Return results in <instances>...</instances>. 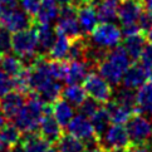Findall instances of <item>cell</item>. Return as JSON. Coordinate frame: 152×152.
Here are the masks:
<instances>
[{
  "label": "cell",
  "instance_id": "cell-18",
  "mask_svg": "<svg viewBox=\"0 0 152 152\" xmlns=\"http://www.w3.org/2000/svg\"><path fill=\"white\" fill-rule=\"evenodd\" d=\"M136 112L152 116V80L150 79L137 88L134 113Z\"/></svg>",
  "mask_w": 152,
  "mask_h": 152
},
{
  "label": "cell",
  "instance_id": "cell-27",
  "mask_svg": "<svg viewBox=\"0 0 152 152\" xmlns=\"http://www.w3.org/2000/svg\"><path fill=\"white\" fill-rule=\"evenodd\" d=\"M61 97L66 99L70 106L78 108L87 98V93L80 84H68L66 88L62 89Z\"/></svg>",
  "mask_w": 152,
  "mask_h": 152
},
{
  "label": "cell",
  "instance_id": "cell-11",
  "mask_svg": "<svg viewBox=\"0 0 152 152\" xmlns=\"http://www.w3.org/2000/svg\"><path fill=\"white\" fill-rule=\"evenodd\" d=\"M77 20L83 35H89L99 23L94 3L92 0H86L77 7Z\"/></svg>",
  "mask_w": 152,
  "mask_h": 152
},
{
  "label": "cell",
  "instance_id": "cell-15",
  "mask_svg": "<svg viewBox=\"0 0 152 152\" xmlns=\"http://www.w3.org/2000/svg\"><path fill=\"white\" fill-rule=\"evenodd\" d=\"M25 103V94L19 91H10L0 98V107L4 116L9 119H14L20 112Z\"/></svg>",
  "mask_w": 152,
  "mask_h": 152
},
{
  "label": "cell",
  "instance_id": "cell-3",
  "mask_svg": "<svg viewBox=\"0 0 152 152\" xmlns=\"http://www.w3.org/2000/svg\"><path fill=\"white\" fill-rule=\"evenodd\" d=\"M12 50L21 61L28 63L26 66L33 63L34 59L39 56L38 54V43L35 28L30 26L24 30L13 33L12 35Z\"/></svg>",
  "mask_w": 152,
  "mask_h": 152
},
{
  "label": "cell",
  "instance_id": "cell-47",
  "mask_svg": "<svg viewBox=\"0 0 152 152\" xmlns=\"http://www.w3.org/2000/svg\"><path fill=\"white\" fill-rule=\"evenodd\" d=\"M106 152H126L124 148H112V150H104Z\"/></svg>",
  "mask_w": 152,
  "mask_h": 152
},
{
  "label": "cell",
  "instance_id": "cell-41",
  "mask_svg": "<svg viewBox=\"0 0 152 152\" xmlns=\"http://www.w3.org/2000/svg\"><path fill=\"white\" fill-rule=\"evenodd\" d=\"M126 152H148V147L145 145H131L126 148Z\"/></svg>",
  "mask_w": 152,
  "mask_h": 152
},
{
  "label": "cell",
  "instance_id": "cell-5",
  "mask_svg": "<svg viewBox=\"0 0 152 152\" xmlns=\"http://www.w3.org/2000/svg\"><path fill=\"white\" fill-rule=\"evenodd\" d=\"M131 145H145L147 146L152 138V122L143 113L136 112L126 123Z\"/></svg>",
  "mask_w": 152,
  "mask_h": 152
},
{
  "label": "cell",
  "instance_id": "cell-31",
  "mask_svg": "<svg viewBox=\"0 0 152 152\" xmlns=\"http://www.w3.org/2000/svg\"><path fill=\"white\" fill-rule=\"evenodd\" d=\"M62 89L63 88H62V84L59 83V80L53 79L52 82H49L45 87H43V88L38 92L37 94L39 96L40 98L47 103V104H50V103H53L54 101L61 98Z\"/></svg>",
  "mask_w": 152,
  "mask_h": 152
},
{
  "label": "cell",
  "instance_id": "cell-32",
  "mask_svg": "<svg viewBox=\"0 0 152 152\" xmlns=\"http://www.w3.org/2000/svg\"><path fill=\"white\" fill-rule=\"evenodd\" d=\"M87 45H88V42L84 39L83 35L73 39L67 56V61H84Z\"/></svg>",
  "mask_w": 152,
  "mask_h": 152
},
{
  "label": "cell",
  "instance_id": "cell-39",
  "mask_svg": "<svg viewBox=\"0 0 152 152\" xmlns=\"http://www.w3.org/2000/svg\"><path fill=\"white\" fill-rule=\"evenodd\" d=\"M20 4L21 9L28 15H30L31 18H34L38 12V8H39L40 0H20Z\"/></svg>",
  "mask_w": 152,
  "mask_h": 152
},
{
  "label": "cell",
  "instance_id": "cell-1",
  "mask_svg": "<svg viewBox=\"0 0 152 152\" xmlns=\"http://www.w3.org/2000/svg\"><path fill=\"white\" fill-rule=\"evenodd\" d=\"M131 58L124 50L123 45H117L107 50L104 57L96 64V69L112 87H117L122 82V77L127 68L131 66Z\"/></svg>",
  "mask_w": 152,
  "mask_h": 152
},
{
  "label": "cell",
  "instance_id": "cell-28",
  "mask_svg": "<svg viewBox=\"0 0 152 152\" xmlns=\"http://www.w3.org/2000/svg\"><path fill=\"white\" fill-rule=\"evenodd\" d=\"M91 122H92V126L94 128V132H96V136L97 138H101L102 134L104 133V131L107 129V127L111 124V119H110V115H108V112L106 110V107L101 106L98 110H97L93 116L91 118Z\"/></svg>",
  "mask_w": 152,
  "mask_h": 152
},
{
  "label": "cell",
  "instance_id": "cell-29",
  "mask_svg": "<svg viewBox=\"0 0 152 152\" xmlns=\"http://www.w3.org/2000/svg\"><path fill=\"white\" fill-rule=\"evenodd\" d=\"M86 147L83 141L74 137L72 134H62L61 138L57 141V151L58 152H82Z\"/></svg>",
  "mask_w": 152,
  "mask_h": 152
},
{
  "label": "cell",
  "instance_id": "cell-36",
  "mask_svg": "<svg viewBox=\"0 0 152 152\" xmlns=\"http://www.w3.org/2000/svg\"><path fill=\"white\" fill-rule=\"evenodd\" d=\"M137 24L142 33H147L152 28V9H143L140 18L137 20Z\"/></svg>",
  "mask_w": 152,
  "mask_h": 152
},
{
  "label": "cell",
  "instance_id": "cell-51",
  "mask_svg": "<svg viewBox=\"0 0 152 152\" xmlns=\"http://www.w3.org/2000/svg\"><path fill=\"white\" fill-rule=\"evenodd\" d=\"M4 9H5V5L3 3H0V18H1V14L4 12Z\"/></svg>",
  "mask_w": 152,
  "mask_h": 152
},
{
  "label": "cell",
  "instance_id": "cell-30",
  "mask_svg": "<svg viewBox=\"0 0 152 152\" xmlns=\"http://www.w3.org/2000/svg\"><path fill=\"white\" fill-rule=\"evenodd\" d=\"M0 134H1V138L8 150L17 147L21 141V132L19 131V128L15 124L5 123L0 128Z\"/></svg>",
  "mask_w": 152,
  "mask_h": 152
},
{
  "label": "cell",
  "instance_id": "cell-20",
  "mask_svg": "<svg viewBox=\"0 0 152 152\" xmlns=\"http://www.w3.org/2000/svg\"><path fill=\"white\" fill-rule=\"evenodd\" d=\"M94 3L97 17L101 23L115 21L117 19V10L119 0H92Z\"/></svg>",
  "mask_w": 152,
  "mask_h": 152
},
{
  "label": "cell",
  "instance_id": "cell-38",
  "mask_svg": "<svg viewBox=\"0 0 152 152\" xmlns=\"http://www.w3.org/2000/svg\"><path fill=\"white\" fill-rule=\"evenodd\" d=\"M138 61L147 70L152 68V42H148L145 44V48L141 53Z\"/></svg>",
  "mask_w": 152,
  "mask_h": 152
},
{
  "label": "cell",
  "instance_id": "cell-13",
  "mask_svg": "<svg viewBox=\"0 0 152 152\" xmlns=\"http://www.w3.org/2000/svg\"><path fill=\"white\" fill-rule=\"evenodd\" d=\"M143 9L145 8L141 0H122L118 5L117 19L122 26L136 24Z\"/></svg>",
  "mask_w": 152,
  "mask_h": 152
},
{
  "label": "cell",
  "instance_id": "cell-45",
  "mask_svg": "<svg viewBox=\"0 0 152 152\" xmlns=\"http://www.w3.org/2000/svg\"><path fill=\"white\" fill-rule=\"evenodd\" d=\"M68 1H69V4L74 5V7H78V5H80L82 3H84L86 0H68Z\"/></svg>",
  "mask_w": 152,
  "mask_h": 152
},
{
  "label": "cell",
  "instance_id": "cell-12",
  "mask_svg": "<svg viewBox=\"0 0 152 152\" xmlns=\"http://www.w3.org/2000/svg\"><path fill=\"white\" fill-rule=\"evenodd\" d=\"M39 134L42 136L45 141H48L50 145L56 143L57 141L61 138V136L63 134V127L58 123V121L53 117L50 112V104H48L45 108V112L43 115V118L39 124Z\"/></svg>",
  "mask_w": 152,
  "mask_h": 152
},
{
  "label": "cell",
  "instance_id": "cell-55",
  "mask_svg": "<svg viewBox=\"0 0 152 152\" xmlns=\"http://www.w3.org/2000/svg\"><path fill=\"white\" fill-rule=\"evenodd\" d=\"M0 58H1V54H0Z\"/></svg>",
  "mask_w": 152,
  "mask_h": 152
},
{
  "label": "cell",
  "instance_id": "cell-23",
  "mask_svg": "<svg viewBox=\"0 0 152 152\" xmlns=\"http://www.w3.org/2000/svg\"><path fill=\"white\" fill-rule=\"evenodd\" d=\"M50 112L53 117L57 119L58 123L62 127L67 126L68 122L73 118L74 116V108L73 106H70L69 103L63 99V98H58L57 101H54L50 104Z\"/></svg>",
  "mask_w": 152,
  "mask_h": 152
},
{
  "label": "cell",
  "instance_id": "cell-19",
  "mask_svg": "<svg viewBox=\"0 0 152 152\" xmlns=\"http://www.w3.org/2000/svg\"><path fill=\"white\" fill-rule=\"evenodd\" d=\"M59 5L56 0H40L39 8L35 14V21L39 24H52L59 17Z\"/></svg>",
  "mask_w": 152,
  "mask_h": 152
},
{
  "label": "cell",
  "instance_id": "cell-50",
  "mask_svg": "<svg viewBox=\"0 0 152 152\" xmlns=\"http://www.w3.org/2000/svg\"><path fill=\"white\" fill-rule=\"evenodd\" d=\"M9 152H24L23 150H21V147H14V148H12V150H9Z\"/></svg>",
  "mask_w": 152,
  "mask_h": 152
},
{
  "label": "cell",
  "instance_id": "cell-26",
  "mask_svg": "<svg viewBox=\"0 0 152 152\" xmlns=\"http://www.w3.org/2000/svg\"><path fill=\"white\" fill-rule=\"evenodd\" d=\"M0 68H1L9 77H17L20 74L25 68V64L21 59L17 56H12V54H4L0 58Z\"/></svg>",
  "mask_w": 152,
  "mask_h": 152
},
{
  "label": "cell",
  "instance_id": "cell-42",
  "mask_svg": "<svg viewBox=\"0 0 152 152\" xmlns=\"http://www.w3.org/2000/svg\"><path fill=\"white\" fill-rule=\"evenodd\" d=\"M82 152H106V151H104V148H103L99 143H96V145L86 146Z\"/></svg>",
  "mask_w": 152,
  "mask_h": 152
},
{
  "label": "cell",
  "instance_id": "cell-16",
  "mask_svg": "<svg viewBox=\"0 0 152 152\" xmlns=\"http://www.w3.org/2000/svg\"><path fill=\"white\" fill-rule=\"evenodd\" d=\"M35 33H37V43H38V54L39 56H47L50 50L54 40H56V29L50 24H39L37 23Z\"/></svg>",
  "mask_w": 152,
  "mask_h": 152
},
{
  "label": "cell",
  "instance_id": "cell-22",
  "mask_svg": "<svg viewBox=\"0 0 152 152\" xmlns=\"http://www.w3.org/2000/svg\"><path fill=\"white\" fill-rule=\"evenodd\" d=\"M106 110L110 115V119L112 123L116 124H126L128 122V119L132 117V115L134 113V110L128 107H124L122 104H118L117 102H115L113 99L108 101L106 104Z\"/></svg>",
  "mask_w": 152,
  "mask_h": 152
},
{
  "label": "cell",
  "instance_id": "cell-25",
  "mask_svg": "<svg viewBox=\"0 0 152 152\" xmlns=\"http://www.w3.org/2000/svg\"><path fill=\"white\" fill-rule=\"evenodd\" d=\"M70 44H72V39H69L63 34L57 33L56 40H54L50 50L48 52V58L52 61H67Z\"/></svg>",
  "mask_w": 152,
  "mask_h": 152
},
{
  "label": "cell",
  "instance_id": "cell-35",
  "mask_svg": "<svg viewBox=\"0 0 152 152\" xmlns=\"http://www.w3.org/2000/svg\"><path fill=\"white\" fill-rule=\"evenodd\" d=\"M101 106H102L101 103H98V102L94 101V99H92V98H86L84 102L78 107V110H79V113H82L83 116L91 118L92 116H93V113H94L97 110H98Z\"/></svg>",
  "mask_w": 152,
  "mask_h": 152
},
{
  "label": "cell",
  "instance_id": "cell-14",
  "mask_svg": "<svg viewBox=\"0 0 152 152\" xmlns=\"http://www.w3.org/2000/svg\"><path fill=\"white\" fill-rule=\"evenodd\" d=\"M148 80V70L141 63H131L122 77V84L124 88L137 89L145 82Z\"/></svg>",
  "mask_w": 152,
  "mask_h": 152
},
{
  "label": "cell",
  "instance_id": "cell-34",
  "mask_svg": "<svg viewBox=\"0 0 152 152\" xmlns=\"http://www.w3.org/2000/svg\"><path fill=\"white\" fill-rule=\"evenodd\" d=\"M12 50V34L10 31L0 25V54H8Z\"/></svg>",
  "mask_w": 152,
  "mask_h": 152
},
{
  "label": "cell",
  "instance_id": "cell-46",
  "mask_svg": "<svg viewBox=\"0 0 152 152\" xmlns=\"http://www.w3.org/2000/svg\"><path fill=\"white\" fill-rule=\"evenodd\" d=\"M5 150H8V148H7V146H5L4 141H3V138H1V134H0V152H4Z\"/></svg>",
  "mask_w": 152,
  "mask_h": 152
},
{
  "label": "cell",
  "instance_id": "cell-43",
  "mask_svg": "<svg viewBox=\"0 0 152 152\" xmlns=\"http://www.w3.org/2000/svg\"><path fill=\"white\" fill-rule=\"evenodd\" d=\"M0 3H3L5 7H15L18 0H0Z\"/></svg>",
  "mask_w": 152,
  "mask_h": 152
},
{
  "label": "cell",
  "instance_id": "cell-21",
  "mask_svg": "<svg viewBox=\"0 0 152 152\" xmlns=\"http://www.w3.org/2000/svg\"><path fill=\"white\" fill-rule=\"evenodd\" d=\"M146 44V37L143 33L127 35L123 39V48L132 62H137Z\"/></svg>",
  "mask_w": 152,
  "mask_h": 152
},
{
  "label": "cell",
  "instance_id": "cell-53",
  "mask_svg": "<svg viewBox=\"0 0 152 152\" xmlns=\"http://www.w3.org/2000/svg\"><path fill=\"white\" fill-rule=\"evenodd\" d=\"M148 79H150V80H152V68H151V69H148Z\"/></svg>",
  "mask_w": 152,
  "mask_h": 152
},
{
  "label": "cell",
  "instance_id": "cell-37",
  "mask_svg": "<svg viewBox=\"0 0 152 152\" xmlns=\"http://www.w3.org/2000/svg\"><path fill=\"white\" fill-rule=\"evenodd\" d=\"M14 89V83H13V78L4 72L0 68V98L4 97L7 93H9L10 91Z\"/></svg>",
  "mask_w": 152,
  "mask_h": 152
},
{
  "label": "cell",
  "instance_id": "cell-9",
  "mask_svg": "<svg viewBox=\"0 0 152 152\" xmlns=\"http://www.w3.org/2000/svg\"><path fill=\"white\" fill-rule=\"evenodd\" d=\"M33 19L28 15L23 9H18L15 7H5L4 12L0 18V25L7 28L10 33L24 30L26 28L33 26Z\"/></svg>",
  "mask_w": 152,
  "mask_h": 152
},
{
  "label": "cell",
  "instance_id": "cell-8",
  "mask_svg": "<svg viewBox=\"0 0 152 152\" xmlns=\"http://www.w3.org/2000/svg\"><path fill=\"white\" fill-rule=\"evenodd\" d=\"M68 133L74 136V137L83 141L86 146L98 143V138L96 136L94 128L92 126V122L88 117L83 116L82 113L74 115L67 124Z\"/></svg>",
  "mask_w": 152,
  "mask_h": 152
},
{
  "label": "cell",
  "instance_id": "cell-6",
  "mask_svg": "<svg viewBox=\"0 0 152 152\" xmlns=\"http://www.w3.org/2000/svg\"><path fill=\"white\" fill-rule=\"evenodd\" d=\"M83 88L87 97L97 101L101 104H106L113 97V87L98 73H88L83 80Z\"/></svg>",
  "mask_w": 152,
  "mask_h": 152
},
{
  "label": "cell",
  "instance_id": "cell-17",
  "mask_svg": "<svg viewBox=\"0 0 152 152\" xmlns=\"http://www.w3.org/2000/svg\"><path fill=\"white\" fill-rule=\"evenodd\" d=\"M91 66L86 61H68L64 82L67 84H79L82 83L87 74L89 73Z\"/></svg>",
  "mask_w": 152,
  "mask_h": 152
},
{
  "label": "cell",
  "instance_id": "cell-4",
  "mask_svg": "<svg viewBox=\"0 0 152 152\" xmlns=\"http://www.w3.org/2000/svg\"><path fill=\"white\" fill-rule=\"evenodd\" d=\"M122 30L113 21H104L97 24L89 34V43L102 50H110L121 44Z\"/></svg>",
  "mask_w": 152,
  "mask_h": 152
},
{
  "label": "cell",
  "instance_id": "cell-24",
  "mask_svg": "<svg viewBox=\"0 0 152 152\" xmlns=\"http://www.w3.org/2000/svg\"><path fill=\"white\" fill-rule=\"evenodd\" d=\"M20 143V147L24 152H45L52 146L37 132L25 133V137L21 138Z\"/></svg>",
  "mask_w": 152,
  "mask_h": 152
},
{
  "label": "cell",
  "instance_id": "cell-54",
  "mask_svg": "<svg viewBox=\"0 0 152 152\" xmlns=\"http://www.w3.org/2000/svg\"><path fill=\"white\" fill-rule=\"evenodd\" d=\"M147 147H148V151H152V145H151V143L147 145Z\"/></svg>",
  "mask_w": 152,
  "mask_h": 152
},
{
  "label": "cell",
  "instance_id": "cell-2",
  "mask_svg": "<svg viewBox=\"0 0 152 152\" xmlns=\"http://www.w3.org/2000/svg\"><path fill=\"white\" fill-rule=\"evenodd\" d=\"M47 106V103L37 93H31L29 98L25 99V103L20 112L15 116L14 124L23 133L37 132Z\"/></svg>",
  "mask_w": 152,
  "mask_h": 152
},
{
  "label": "cell",
  "instance_id": "cell-10",
  "mask_svg": "<svg viewBox=\"0 0 152 152\" xmlns=\"http://www.w3.org/2000/svg\"><path fill=\"white\" fill-rule=\"evenodd\" d=\"M98 143L104 150H112V148H124L131 146L127 129L124 124H116L112 123L107 127L104 133L98 140Z\"/></svg>",
  "mask_w": 152,
  "mask_h": 152
},
{
  "label": "cell",
  "instance_id": "cell-49",
  "mask_svg": "<svg viewBox=\"0 0 152 152\" xmlns=\"http://www.w3.org/2000/svg\"><path fill=\"white\" fill-rule=\"evenodd\" d=\"M56 1L61 5V7H63V5H66V4H69L68 0H56Z\"/></svg>",
  "mask_w": 152,
  "mask_h": 152
},
{
  "label": "cell",
  "instance_id": "cell-48",
  "mask_svg": "<svg viewBox=\"0 0 152 152\" xmlns=\"http://www.w3.org/2000/svg\"><path fill=\"white\" fill-rule=\"evenodd\" d=\"M146 38L148 39V42H152V28L147 31V33H146Z\"/></svg>",
  "mask_w": 152,
  "mask_h": 152
},
{
  "label": "cell",
  "instance_id": "cell-7",
  "mask_svg": "<svg viewBox=\"0 0 152 152\" xmlns=\"http://www.w3.org/2000/svg\"><path fill=\"white\" fill-rule=\"evenodd\" d=\"M57 20V33L66 35L72 40L83 35L77 20V7H74L72 4H66L61 7L59 17Z\"/></svg>",
  "mask_w": 152,
  "mask_h": 152
},
{
  "label": "cell",
  "instance_id": "cell-52",
  "mask_svg": "<svg viewBox=\"0 0 152 152\" xmlns=\"http://www.w3.org/2000/svg\"><path fill=\"white\" fill-rule=\"evenodd\" d=\"M45 152H58V151H57V148H54V147H52V146H50V147L48 148Z\"/></svg>",
  "mask_w": 152,
  "mask_h": 152
},
{
  "label": "cell",
  "instance_id": "cell-33",
  "mask_svg": "<svg viewBox=\"0 0 152 152\" xmlns=\"http://www.w3.org/2000/svg\"><path fill=\"white\" fill-rule=\"evenodd\" d=\"M112 99L117 102L118 104H122L124 107L132 108L134 110L136 107V93L133 89H128V88H119L116 93H113Z\"/></svg>",
  "mask_w": 152,
  "mask_h": 152
},
{
  "label": "cell",
  "instance_id": "cell-40",
  "mask_svg": "<svg viewBox=\"0 0 152 152\" xmlns=\"http://www.w3.org/2000/svg\"><path fill=\"white\" fill-rule=\"evenodd\" d=\"M122 35L127 37V35H133V34H138V33H142L140 29L138 24H129V25H123L122 26Z\"/></svg>",
  "mask_w": 152,
  "mask_h": 152
},
{
  "label": "cell",
  "instance_id": "cell-44",
  "mask_svg": "<svg viewBox=\"0 0 152 152\" xmlns=\"http://www.w3.org/2000/svg\"><path fill=\"white\" fill-rule=\"evenodd\" d=\"M5 123H7V117L4 116V113L1 111V107H0V128H1Z\"/></svg>",
  "mask_w": 152,
  "mask_h": 152
}]
</instances>
